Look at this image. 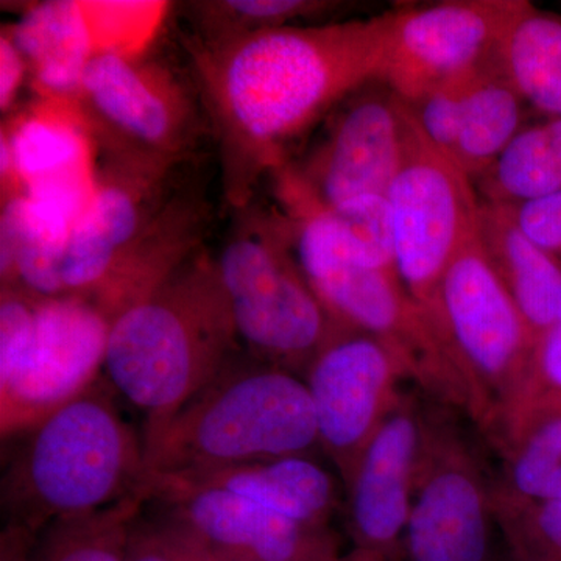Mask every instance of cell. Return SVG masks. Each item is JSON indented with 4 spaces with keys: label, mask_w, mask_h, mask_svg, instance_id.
Instances as JSON below:
<instances>
[{
    "label": "cell",
    "mask_w": 561,
    "mask_h": 561,
    "mask_svg": "<svg viewBox=\"0 0 561 561\" xmlns=\"http://www.w3.org/2000/svg\"><path fill=\"white\" fill-rule=\"evenodd\" d=\"M214 267L250 356L302 378L337 321L302 275L278 214L234 232Z\"/></svg>",
    "instance_id": "52a82bcc"
},
{
    "label": "cell",
    "mask_w": 561,
    "mask_h": 561,
    "mask_svg": "<svg viewBox=\"0 0 561 561\" xmlns=\"http://www.w3.org/2000/svg\"><path fill=\"white\" fill-rule=\"evenodd\" d=\"M335 561H386V560L379 559V557L370 556V553L354 551V549H351V551L348 553H345V556L339 557V559Z\"/></svg>",
    "instance_id": "e575fe53"
},
{
    "label": "cell",
    "mask_w": 561,
    "mask_h": 561,
    "mask_svg": "<svg viewBox=\"0 0 561 561\" xmlns=\"http://www.w3.org/2000/svg\"><path fill=\"white\" fill-rule=\"evenodd\" d=\"M146 505V494H133L101 511L50 523L39 531L32 561H128L133 526Z\"/></svg>",
    "instance_id": "d4e9b609"
},
{
    "label": "cell",
    "mask_w": 561,
    "mask_h": 561,
    "mask_svg": "<svg viewBox=\"0 0 561 561\" xmlns=\"http://www.w3.org/2000/svg\"><path fill=\"white\" fill-rule=\"evenodd\" d=\"M128 561H186L168 531L151 516L140 515L133 526Z\"/></svg>",
    "instance_id": "4dcf8cb0"
},
{
    "label": "cell",
    "mask_w": 561,
    "mask_h": 561,
    "mask_svg": "<svg viewBox=\"0 0 561 561\" xmlns=\"http://www.w3.org/2000/svg\"><path fill=\"white\" fill-rule=\"evenodd\" d=\"M70 103L111 162L136 171H169L197 131V114L179 81L127 51L95 55Z\"/></svg>",
    "instance_id": "30bf717a"
},
{
    "label": "cell",
    "mask_w": 561,
    "mask_h": 561,
    "mask_svg": "<svg viewBox=\"0 0 561 561\" xmlns=\"http://www.w3.org/2000/svg\"><path fill=\"white\" fill-rule=\"evenodd\" d=\"M28 69L9 32L0 36V110L5 113L16 99Z\"/></svg>",
    "instance_id": "1f68e13d"
},
{
    "label": "cell",
    "mask_w": 561,
    "mask_h": 561,
    "mask_svg": "<svg viewBox=\"0 0 561 561\" xmlns=\"http://www.w3.org/2000/svg\"><path fill=\"white\" fill-rule=\"evenodd\" d=\"M427 423L419 402L402 397L362 454L345 486L354 551L398 561Z\"/></svg>",
    "instance_id": "2e32d148"
},
{
    "label": "cell",
    "mask_w": 561,
    "mask_h": 561,
    "mask_svg": "<svg viewBox=\"0 0 561 561\" xmlns=\"http://www.w3.org/2000/svg\"><path fill=\"white\" fill-rule=\"evenodd\" d=\"M535 117L472 180L482 203L513 208L561 190V119Z\"/></svg>",
    "instance_id": "7402d4cb"
},
{
    "label": "cell",
    "mask_w": 561,
    "mask_h": 561,
    "mask_svg": "<svg viewBox=\"0 0 561 561\" xmlns=\"http://www.w3.org/2000/svg\"><path fill=\"white\" fill-rule=\"evenodd\" d=\"M151 516V515H150ZM154 518V516H151ZM162 529L168 531L169 537L173 541V545L176 546V549L181 552V556L184 557L186 561H234L230 559H225V557L219 556V553L209 551L208 548L202 546L201 542L194 540V538L187 537L183 531L176 530L175 527L169 526V524L160 522Z\"/></svg>",
    "instance_id": "836d02e7"
},
{
    "label": "cell",
    "mask_w": 561,
    "mask_h": 561,
    "mask_svg": "<svg viewBox=\"0 0 561 561\" xmlns=\"http://www.w3.org/2000/svg\"><path fill=\"white\" fill-rule=\"evenodd\" d=\"M519 0H443L386 11L378 79L405 103L496 62Z\"/></svg>",
    "instance_id": "7c38bea8"
},
{
    "label": "cell",
    "mask_w": 561,
    "mask_h": 561,
    "mask_svg": "<svg viewBox=\"0 0 561 561\" xmlns=\"http://www.w3.org/2000/svg\"><path fill=\"white\" fill-rule=\"evenodd\" d=\"M493 489L463 438L430 421L398 561H496Z\"/></svg>",
    "instance_id": "4fadbf2b"
},
{
    "label": "cell",
    "mask_w": 561,
    "mask_h": 561,
    "mask_svg": "<svg viewBox=\"0 0 561 561\" xmlns=\"http://www.w3.org/2000/svg\"><path fill=\"white\" fill-rule=\"evenodd\" d=\"M20 117L10 131L2 133V180L13 179L18 187L49 181L95 176L90 133L76 108L51 101Z\"/></svg>",
    "instance_id": "ffe728a7"
},
{
    "label": "cell",
    "mask_w": 561,
    "mask_h": 561,
    "mask_svg": "<svg viewBox=\"0 0 561 561\" xmlns=\"http://www.w3.org/2000/svg\"><path fill=\"white\" fill-rule=\"evenodd\" d=\"M300 160L279 169V191L332 209L387 197L400 171L413 122L389 84L373 79L346 95L316 128Z\"/></svg>",
    "instance_id": "9c48e42d"
},
{
    "label": "cell",
    "mask_w": 561,
    "mask_h": 561,
    "mask_svg": "<svg viewBox=\"0 0 561 561\" xmlns=\"http://www.w3.org/2000/svg\"><path fill=\"white\" fill-rule=\"evenodd\" d=\"M213 260L190 257L111 320L105 371L144 416V448L239 353Z\"/></svg>",
    "instance_id": "7a4b0ae2"
},
{
    "label": "cell",
    "mask_w": 561,
    "mask_h": 561,
    "mask_svg": "<svg viewBox=\"0 0 561 561\" xmlns=\"http://www.w3.org/2000/svg\"><path fill=\"white\" fill-rule=\"evenodd\" d=\"M427 312L467 389L468 415L491 434L518 393L534 341L478 234L443 273Z\"/></svg>",
    "instance_id": "ba28073f"
},
{
    "label": "cell",
    "mask_w": 561,
    "mask_h": 561,
    "mask_svg": "<svg viewBox=\"0 0 561 561\" xmlns=\"http://www.w3.org/2000/svg\"><path fill=\"white\" fill-rule=\"evenodd\" d=\"M278 213L295 260L332 319L375 335L411 381L438 401L465 409L468 393L430 312L413 300L394 268L365 260L327 210L280 194Z\"/></svg>",
    "instance_id": "5b68a950"
},
{
    "label": "cell",
    "mask_w": 561,
    "mask_h": 561,
    "mask_svg": "<svg viewBox=\"0 0 561 561\" xmlns=\"http://www.w3.org/2000/svg\"><path fill=\"white\" fill-rule=\"evenodd\" d=\"M150 515L234 561H335L341 538L331 527H311L231 493L171 476L146 482Z\"/></svg>",
    "instance_id": "9a60e30c"
},
{
    "label": "cell",
    "mask_w": 561,
    "mask_h": 561,
    "mask_svg": "<svg viewBox=\"0 0 561 561\" xmlns=\"http://www.w3.org/2000/svg\"><path fill=\"white\" fill-rule=\"evenodd\" d=\"M320 448L301 376L238 354L146 448L147 479L289 456Z\"/></svg>",
    "instance_id": "277c9868"
},
{
    "label": "cell",
    "mask_w": 561,
    "mask_h": 561,
    "mask_svg": "<svg viewBox=\"0 0 561 561\" xmlns=\"http://www.w3.org/2000/svg\"><path fill=\"white\" fill-rule=\"evenodd\" d=\"M561 411V320L534 343L518 393L493 437L535 413Z\"/></svg>",
    "instance_id": "83f0119b"
},
{
    "label": "cell",
    "mask_w": 561,
    "mask_h": 561,
    "mask_svg": "<svg viewBox=\"0 0 561 561\" xmlns=\"http://www.w3.org/2000/svg\"><path fill=\"white\" fill-rule=\"evenodd\" d=\"M38 537L25 524L5 522L0 531V561H32Z\"/></svg>",
    "instance_id": "d6a6232c"
},
{
    "label": "cell",
    "mask_w": 561,
    "mask_h": 561,
    "mask_svg": "<svg viewBox=\"0 0 561 561\" xmlns=\"http://www.w3.org/2000/svg\"><path fill=\"white\" fill-rule=\"evenodd\" d=\"M535 116L496 61L472 87L449 160L471 181L478 179Z\"/></svg>",
    "instance_id": "603a6c76"
},
{
    "label": "cell",
    "mask_w": 561,
    "mask_h": 561,
    "mask_svg": "<svg viewBox=\"0 0 561 561\" xmlns=\"http://www.w3.org/2000/svg\"><path fill=\"white\" fill-rule=\"evenodd\" d=\"M511 209L524 234L561 261V190Z\"/></svg>",
    "instance_id": "f546056e"
},
{
    "label": "cell",
    "mask_w": 561,
    "mask_h": 561,
    "mask_svg": "<svg viewBox=\"0 0 561 561\" xmlns=\"http://www.w3.org/2000/svg\"><path fill=\"white\" fill-rule=\"evenodd\" d=\"M505 79L537 116L561 119V18L519 0L496 57Z\"/></svg>",
    "instance_id": "44dd1931"
},
{
    "label": "cell",
    "mask_w": 561,
    "mask_h": 561,
    "mask_svg": "<svg viewBox=\"0 0 561 561\" xmlns=\"http://www.w3.org/2000/svg\"><path fill=\"white\" fill-rule=\"evenodd\" d=\"M90 7L51 0L32 7L9 33L36 87L50 101L73 102L81 79L99 54Z\"/></svg>",
    "instance_id": "d6986e66"
},
{
    "label": "cell",
    "mask_w": 561,
    "mask_h": 561,
    "mask_svg": "<svg viewBox=\"0 0 561 561\" xmlns=\"http://www.w3.org/2000/svg\"><path fill=\"white\" fill-rule=\"evenodd\" d=\"M111 319L90 298L2 289L0 432L20 437L101 379Z\"/></svg>",
    "instance_id": "8992f818"
},
{
    "label": "cell",
    "mask_w": 561,
    "mask_h": 561,
    "mask_svg": "<svg viewBox=\"0 0 561 561\" xmlns=\"http://www.w3.org/2000/svg\"><path fill=\"white\" fill-rule=\"evenodd\" d=\"M345 3L323 0H228L206 3L209 32L206 39L224 38L236 33L298 25V21L324 16L342 10Z\"/></svg>",
    "instance_id": "4316f807"
},
{
    "label": "cell",
    "mask_w": 561,
    "mask_h": 561,
    "mask_svg": "<svg viewBox=\"0 0 561 561\" xmlns=\"http://www.w3.org/2000/svg\"><path fill=\"white\" fill-rule=\"evenodd\" d=\"M493 504L513 561H561V500H512L494 486Z\"/></svg>",
    "instance_id": "484cf974"
},
{
    "label": "cell",
    "mask_w": 561,
    "mask_h": 561,
    "mask_svg": "<svg viewBox=\"0 0 561 561\" xmlns=\"http://www.w3.org/2000/svg\"><path fill=\"white\" fill-rule=\"evenodd\" d=\"M489 68L440 84L434 90L424 92L415 101L404 102L413 125L423 139L430 144L432 149L437 150L448 160L451 158L457 138H459L465 106H467L472 87L482 76L483 70Z\"/></svg>",
    "instance_id": "f1b7e54d"
},
{
    "label": "cell",
    "mask_w": 561,
    "mask_h": 561,
    "mask_svg": "<svg viewBox=\"0 0 561 561\" xmlns=\"http://www.w3.org/2000/svg\"><path fill=\"white\" fill-rule=\"evenodd\" d=\"M387 205L394 268L427 311L443 273L478 234L481 201L470 176L432 149L413 125Z\"/></svg>",
    "instance_id": "8fae6325"
},
{
    "label": "cell",
    "mask_w": 561,
    "mask_h": 561,
    "mask_svg": "<svg viewBox=\"0 0 561 561\" xmlns=\"http://www.w3.org/2000/svg\"><path fill=\"white\" fill-rule=\"evenodd\" d=\"M320 449L348 485L373 435L401 400L408 373L375 335L337 323L305 376Z\"/></svg>",
    "instance_id": "5bb4252c"
},
{
    "label": "cell",
    "mask_w": 561,
    "mask_h": 561,
    "mask_svg": "<svg viewBox=\"0 0 561 561\" xmlns=\"http://www.w3.org/2000/svg\"><path fill=\"white\" fill-rule=\"evenodd\" d=\"M505 457L497 490L512 500H561V411L535 413L496 437Z\"/></svg>",
    "instance_id": "cb8c5ba5"
},
{
    "label": "cell",
    "mask_w": 561,
    "mask_h": 561,
    "mask_svg": "<svg viewBox=\"0 0 561 561\" xmlns=\"http://www.w3.org/2000/svg\"><path fill=\"white\" fill-rule=\"evenodd\" d=\"M496 561H497V560H496ZM507 561H513V560L511 559V557H508V560H507Z\"/></svg>",
    "instance_id": "d590c367"
},
{
    "label": "cell",
    "mask_w": 561,
    "mask_h": 561,
    "mask_svg": "<svg viewBox=\"0 0 561 561\" xmlns=\"http://www.w3.org/2000/svg\"><path fill=\"white\" fill-rule=\"evenodd\" d=\"M116 393L101 378L21 435L3 471L5 522L39 534L58 519L146 494L144 442L117 408Z\"/></svg>",
    "instance_id": "3957f363"
},
{
    "label": "cell",
    "mask_w": 561,
    "mask_h": 561,
    "mask_svg": "<svg viewBox=\"0 0 561 561\" xmlns=\"http://www.w3.org/2000/svg\"><path fill=\"white\" fill-rule=\"evenodd\" d=\"M478 238L537 342L561 320V261L524 234L508 206L481 202Z\"/></svg>",
    "instance_id": "ac0fdd59"
},
{
    "label": "cell",
    "mask_w": 561,
    "mask_h": 561,
    "mask_svg": "<svg viewBox=\"0 0 561 561\" xmlns=\"http://www.w3.org/2000/svg\"><path fill=\"white\" fill-rule=\"evenodd\" d=\"M171 478L231 491L311 527H331L339 505L337 483L311 456L247 461Z\"/></svg>",
    "instance_id": "e0dca14e"
},
{
    "label": "cell",
    "mask_w": 561,
    "mask_h": 561,
    "mask_svg": "<svg viewBox=\"0 0 561 561\" xmlns=\"http://www.w3.org/2000/svg\"><path fill=\"white\" fill-rule=\"evenodd\" d=\"M386 25L382 13L203 41L195 72L232 205H245L262 173L279 171L346 95L378 79Z\"/></svg>",
    "instance_id": "6da1fadb"
}]
</instances>
